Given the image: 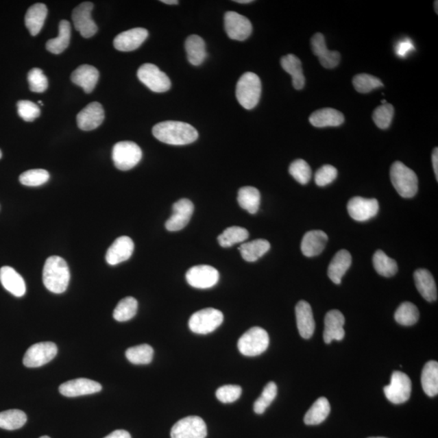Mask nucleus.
I'll return each instance as SVG.
<instances>
[{
  "label": "nucleus",
  "instance_id": "052dcab7",
  "mask_svg": "<svg viewBox=\"0 0 438 438\" xmlns=\"http://www.w3.org/2000/svg\"><path fill=\"white\" fill-rule=\"evenodd\" d=\"M435 3V6H436V13H437H437H438V12H437V3H438V2H437V1H436Z\"/></svg>",
  "mask_w": 438,
  "mask_h": 438
},
{
  "label": "nucleus",
  "instance_id": "6ab92c4d",
  "mask_svg": "<svg viewBox=\"0 0 438 438\" xmlns=\"http://www.w3.org/2000/svg\"><path fill=\"white\" fill-rule=\"evenodd\" d=\"M311 47L323 67L328 69L337 67L340 62V54L338 51L328 50L324 35L321 33L314 34L311 39Z\"/></svg>",
  "mask_w": 438,
  "mask_h": 438
},
{
  "label": "nucleus",
  "instance_id": "4d7b16f0",
  "mask_svg": "<svg viewBox=\"0 0 438 438\" xmlns=\"http://www.w3.org/2000/svg\"><path fill=\"white\" fill-rule=\"evenodd\" d=\"M432 162L433 170H435V173L436 175L437 181L438 180V149L435 148L433 149V156H432Z\"/></svg>",
  "mask_w": 438,
  "mask_h": 438
},
{
  "label": "nucleus",
  "instance_id": "0eeeda50",
  "mask_svg": "<svg viewBox=\"0 0 438 438\" xmlns=\"http://www.w3.org/2000/svg\"><path fill=\"white\" fill-rule=\"evenodd\" d=\"M143 151L138 145L132 141H121L114 145L112 159L114 166L121 171L131 170L138 165Z\"/></svg>",
  "mask_w": 438,
  "mask_h": 438
},
{
  "label": "nucleus",
  "instance_id": "bb28decb",
  "mask_svg": "<svg viewBox=\"0 0 438 438\" xmlns=\"http://www.w3.org/2000/svg\"><path fill=\"white\" fill-rule=\"evenodd\" d=\"M0 282L4 289L16 297H21L25 294L26 286L23 278L10 267L0 269Z\"/></svg>",
  "mask_w": 438,
  "mask_h": 438
},
{
  "label": "nucleus",
  "instance_id": "603ef678",
  "mask_svg": "<svg viewBox=\"0 0 438 438\" xmlns=\"http://www.w3.org/2000/svg\"><path fill=\"white\" fill-rule=\"evenodd\" d=\"M17 110L21 118L26 122H32L39 117L41 110L38 105L29 100H21L17 103Z\"/></svg>",
  "mask_w": 438,
  "mask_h": 438
},
{
  "label": "nucleus",
  "instance_id": "ea45409f",
  "mask_svg": "<svg viewBox=\"0 0 438 438\" xmlns=\"http://www.w3.org/2000/svg\"><path fill=\"white\" fill-rule=\"evenodd\" d=\"M137 308H138V303L135 298L131 296L123 298L114 308L113 313L114 320L119 322L131 320L136 316Z\"/></svg>",
  "mask_w": 438,
  "mask_h": 438
},
{
  "label": "nucleus",
  "instance_id": "20e7f679",
  "mask_svg": "<svg viewBox=\"0 0 438 438\" xmlns=\"http://www.w3.org/2000/svg\"><path fill=\"white\" fill-rule=\"evenodd\" d=\"M236 97L243 108L254 109L262 95V82L258 75L246 73L242 75L236 85Z\"/></svg>",
  "mask_w": 438,
  "mask_h": 438
},
{
  "label": "nucleus",
  "instance_id": "49530a36",
  "mask_svg": "<svg viewBox=\"0 0 438 438\" xmlns=\"http://www.w3.org/2000/svg\"><path fill=\"white\" fill-rule=\"evenodd\" d=\"M289 173L300 184H307L311 180L312 170L311 166L303 159H296L289 167Z\"/></svg>",
  "mask_w": 438,
  "mask_h": 438
},
{
  "label": "nucleus",
  "instance_id": "4c0bfd02",
  "mask_svg": "<svg viewBox=\"0 0 438 438\" xmlns=\"http://www.w3.org/2000/svg\"><path fill=\"white\" fill-rule=\"evenodd\" d=\"M26 422L27 417L21 410L12 409L0 413V428L16 430L23 427Z\"/></svg>",
  "mask_w": 438,
  "mask_h": 438
},
{
  "label": "nucleus",
  "instance_id": "864d4df0",
  "mask_svg": "<svg viewBox=\"0 0 438 438\" xmlns=\"http://www.w3.org/2000/svg\"><path fill=\"white\" fill-rule=\"evenodd\" d=\"M338 171L331 165L322 166L315 175V182L320 187L328 185L337 178Z\"/></svg>",
  "mask_w": 438,
  "mask_h": 438
},
{
  "label": "nucleus",
  "instance_id": "393cba45",
  "mask_svg": "<svg viewBox=\"0 0 438 438\" xmlns=\"http://www.w3.org/2000/svg\"><path fill=\"white\" fill-rule=\"evenodd\" d=\"M328 236L320 230L308 232L304 234L302 242V251L308 258L319 255L324 250Z\"/></svg>",
  "mask_w": 438,
  "mask_h": 438
},
{
  "label": "nucleus",
  "instance_id": "6e6d98bb",
  "mask_svg": "<svg viewBox=\"0 0 438 438\" xmlns=\"http://www.w3.org/2000/svg\"><path fill=\"white\" fill-rule=\"evenodd\" d=\"M104 438H132V437L130 433L125 430H122V429H119V430L110 433L109 435Z\"/></svg>",
  "mask_w": 438,
  "mask_h": 438
},
{
  "label": "nucleus",
  "instance_id": "4468645a",
  "mask_svg": "<svg viewBox=\"0 0 438 438\" xmlns=\"http://www.w3.org/2000/svg\"><path fill=\"white\" fill-rule=\"evenodd\" d=\"M93 8L94 4L91 2H84L74 8L73 12L72 19L75 28L86 38L95 36L99 29L91 17Z\"/></svg>",
  "mask_w": 438,
  "mask_h": 438
},
{
  "label": "nucleus",
  "instance_id": "9d476101",
  "mask_svg": "<svg viewBox=\"0 0 438 438\" xmlns=\"http://www.w3.org/2000/svg\"><path fill=\"white\" fill-rule=\"evenodd\" d=\"M58 348L51 342L34 344L25 352L23 363L27 368H38L51 361L57 355Z\"/></svg>",
  "mask_w": 438,
  "mask_h": 438
},
{
  "label": "nucleus",
  "instance_id": "a19ab883",
  "mask_svg": "<svg viewBox=\"0 0 438 438\" xmlns=\"http://www.w3.org/2000/svg\"><path fill=\"white\" fill-rule=\"evenodd\" d=\"M125 355L132 364L148 365L153 361L154 349L148 344H141L128 348Z\"/></svg>",
  "mask_w": 438,
  "mask_h": 438
},
{
  "label": "nucleus",
  "instance_id": "a18cd8bd",
  "mask_svg": "<svg viewBox=\"0 0 438 438\" xmlns=\"http://www.w3.org/2000/svg\"><path fill=\"white\" fill-rule=\"evenodd\" d=\"M352 83L356 90L361 94H367L376 88L383 86V83L379 78L366 73L356 75L354 77Z\"/></svg>",
  "mask_w": 438,
  "mask_h": 438
},
{
  "label": "nucleus",
  "instance_id": "7ed1b4c3",
  "mask_svg": "<svg viewBox=\"0 0 438 438\" xmlns=\"http://www.w3.org/2000/svg\"><path fill=\"white\" fill-rule=\"evenodd\" d=\"M391 180L393 188L402 197L411 198L417 193V175L404 163L399 161L393 163Z\"/></svg>",
  "mask_w": 438,
  "mask_h": 438
},
{
  "label": "nucleus",
  "instance_id": "f3484780",
  "mask_svg": "<svg viewBox=\"0 0 438 438\" xmlns=\"http://www.w3.org/2000/svg\"><path fill=\"white\" fill-rule=\"evenodd\" d=\"M59 389L62 396L74 398L99 393L101 391V386L95 380L78 378L62 384Z\"/></svg>",
  "mask_w": 438,
  "mask_h": 438
},
{
  "label": "nucleus",
  "instance_id": "cd10ccee",
  "mask_svg": "<svg viewBox=\"0 0 438 438\" xmlns=\"http://www.w3.org/2000/svg\"><path fill=\"white\" fill-rule=\"evenodd\" d=\"M352 265V255L348 250H342L338 252L332 259L328 268L330 280L340 284L344 274L348 271Z\"/></svg>",
  "mask_w": 438,
  "mask_h": 438
},
{
  "label": "nucleus",
  "instance_id": "f704fd0d",
  "mask_svg": "<svg viewBox=\"0 0 438 438\" xmlns=\"http://www.w3.org/2000/svg\"><path fill=\"white\" fill-rule=\"evenodd\" d=\"M238 202L242 209L254 215L258 211L260 203L259 190L252 186H245L239 190Z\"/></svg>",
  "mask_w": 438,
  "mask_h": 438
},
{
  "label": "nucleus",
  "instance_id": "8fccbe9b",
  "mask_svg": "<svg viewBox=\"0 0 438 438\" xmlns=\"http://www.w3.org/2000/svg\"><path fill=\"white\" fill-rule=\"evenodd\" d=\"M28 82L30 90L34 93H43L47 90L48 80L42 70L34 68L29 71Z\"/></svg>",
  "mask_w": 438,
  "mask_h": 438
},
{
  "label": "nucleus",
  "instance_id": "bf43d9fd",
  "mask_svg": "<svg viewBox=\"0 0 438 438\" xmlns=\"http://www.w3.org/2000/svg\"><path fill=\"white\" fill-rule=\"evenodd\" d=\"M238 3H253V0H236V1Z\"/></svg>",
  "mask_w": 438,
  "mask_h": 438
},
{
  "label": "nucleus",
  "instance_id": "7c9ffc66",
  "mask_svg": "<svg viewBox=\"0 0 438 438\" xmlns=\"http://www.w3.org/2000/svg\"><path fill=\"white\" fill-rule=\"evenodd\" d=\"M185 49L190 64L194 66L201 65L206 59V42L198 35H190L186 40Z\"/></svg>",
  "mask_w": 438,
  "mask_h": 438
},
{
  "label": "nucleus",
  "instance_id": "5fc2aeb1",
  "mask_svg": "<svg viewBox=\"0 0 438 438\" xmlns=\"http://www.w3.org/2000/svg\"><path fill=\"white\" fill-rule=\"evenodd\" d=\"M415 51V46L410 38H406L398 42L396 45V54L400 58H405L411 51Z\"/></svg>",
  "mask_w": 438,
  "mask_h": 438
},
{
  "label": "nucleus",
  "instance_id": "1a4fd4ad",
  "mask_svg": "<svg viewBox=\"0 0 438 438\" xmlns=\"http://www.w3.org/2000/svg\"><path fill=\"white\" fill-rule=\"evenodd\" d=\"M385 395L393 404H401L410 399L411 382L409 376L400 371L393 372L391 384L384 388Z\"/></svg>",
  "mask_w": 438,
  "mask_h": 438
},
{
  "label": "nucleus",
  "instance_id": "37998d69",
  "mask_svg": "<svg viewBox=\"0 0 438 438\" xmlns=\"http://www.w3.org/2000/svg\"><path fill=\"white\" fill-rule=\"evenodd\" d=\"M250 234L245 228L241 227H231L225 231L218 237L219 245L223 247H232L236 243L245 241L249 238Z\"/></svg>",
  "mask_w": 438,
  "mask_h": 438
},
{
  "label": "nucleus",
  "instance_id": "58836bf2",
  "mask_svg": "<svg viewBox=\"0 0 438 438\" xmlns=\"http://www.w3.org/2000/svg\"><path fill=\"white\" fill-rule=\"evenodd\" d=\"M373 263L376 271L383 277H392L398 272V265L396 260L389 258L382 250L376 252Z\"/></svg>",
  "mask_w": 438,
  "mask_h": 438
},
{
  "label": "nucleus",
  "instance_id": "f8f14e48",
  "mask_svg": "<svg viewBox=\"0 0 438 438\" xmlns=\"http://www.w3.org/2000/svg\"><path fill=\"white\" fill-rule=\"evenodd\" d=\"M186 280L195 289H208L218 283L219 273L210 265H196L188 269L186 273Z\"/></svg>",
  "mask_w": 438,
  "mask_h": 438
},
{
  "label": "nucleus",
  "instance_id": "473e14b6",
  "mask_svg": "<svg viewBox=\"0 0 438 438\" xmlns=\"http://www.w3.org/2000/svg\"><path fill=\"white\" fill-rule=\"evenodd\" d=\"M271 249L269 241L259 239L253 241L243 243L239 247L243 260L247 263H254Z\"/></svg>",
  "mask_w": 438,
  "mask_h": 438
},
{
  "label": "nucleus",
  "instance_id": "dca6fc26",
  "mask_svg": "<svg viewBox=\"0 0 438 438\" xmlns=\"http://www.w3.org/2000/svg\"><path fill=\"white\" fill-rule=\"evenodd\" d=\"M173 213L166 222L165 227L169 232H178L184 229L191 219L194 206L188 199H180L172 206Z\"/></svg>",
  "mask_w": 438,
  "mask_h": 438
},
{
  "label": "nucleus",
  "instance_id": "72a5a7b5",
  "mask_svg": "<svg viewBox=\"0 0 438 438\" xmlns=\"http://www.w3.org/2000/svg\"><path fill=\"white\" fill-rule=\"evenodd\" d=\"M330 405L328 400L321 397L311 406L304 415V422L307 426H317L328 417Z\"/></svg>",
  "mask_w": 438,
  "mask_h": 438
},
{
  "label": "nucleus",
  "instance_id": "de8ad7c7",
  "mask_svg": "<svg viewBox=\"0 0 438 438\" xmlns=\"http://www.w3.org/2000/svg\"><path fill=\"white\" fill-rule=\"evenodd\" d=\"M395 114V109L391 104H386L379 106L374 110L373 119L375 125L380 130H387L391 126Z\"/></svg>",
  "mask_w": 438,
  "mask_h": 438
},
{
  "label": "nucleus",
  "instance_id": "39448f33",
  "mask_svg": "<svg viewBox=\"0 0 438 438\" xmlns=\"http://www.w3.org/2000/svg\"><path fill=\"white\" fill-rule=\"evenodd\" d=\"M269 344L267 330L260 327H253L238 341L239 351L245 356H256L267 350Z\"/></svg>",
  "mask_w": 438,
  "mask_h": 438
},
{
  "label": "nucleus",
  "instance_id": "412c9836",
  "mask_svg": "<svg viewBox=\"0 0 438 438\" xmlns=\"http://www.w3.org/2000/svg\"><path fill=\"white\" fill-rule=\"evenodd\" d=\"M148 31L143 28H135L117 35L114 40V47L121 51H132L139 48L148 38Z\"/></svg>",
  "mask_w": 438,
  "mask_h": 438
},
{
  "label": "nucleus",
  "instance_id": "423d86ee",
  "mask_svg": "<svg viewBox=\"0 0 438 438\" xmlns=\"http://www.w3.org/2000/svg\"><path fill=\"white\" fill-rule=\"evenodd\" d=\"M223 314L215 308H204L193 314L188 321L189 329L195 334H207L222 324Z\"/></svg>",
  "mask_w": 438,
  "mask_h": 438
},
{
  "label": "nucleus",
  "instance_id": "13d9d810",
  "mask_svg": "<svg viewBox=\"0 0 438 438\" xmlns=\"http://www.w3.org/2000/svg\"><path fill=\"white\" fill-rule=\"evenodd\" d=\"M161 2L166 4H172V5L179 3V1H177V0H162Z\"/></svg>",
  "mask_w": 438,
  "mask_h": 438
},
{
  "label": "nucleus",
  "instance_id": "79ce46f5",
  "mask_svg": "<svg viewBox=\"0 0 438 438\" xmlns=\"http://www.w3.org/2000/svg\"><path fill=\"white\" fill-rule=\"evenodd\" d=\"M419 313L417 306L411 302H404L400 305L395 313V319L399 324L413 326L419 320Z\"/></svg>",
  "mask_w": 438,
  "mask_h": 438
},
{
  "label": "nucleus",
  "instance_id": "e433bc0d",
  "mask_svg": "<svg viewBox=\"0 0 438 438\" xmlns=\"http://www.w3.org/2000/svg\"><path fill=\"white\" fill-rule=\"evenodd\" d=\"M71 38V25L68 21H61L59 25L58 37L49 40L47 49L52 54L59 55L69 46Z\"/></svg>",
  "mask_w": 438,
  "mask_h": 438
},
{
  "label": "nucleus",
  "instance_id": "aec40b11",
  "mask_svg": "<svg viewBox=\"0 0 438 438\" xmlns=\"http://www.w3.org/2000/svg\"><path fill=\"white\" fill-rule=\"evenodd\" d=\"M134 251V243L128 236H121L114 241L106 254V260L110 265H116L130 259Z\"/></svg>",
  "mask_w": 438,
  "mask_h": 438
},
{
  "label": "nucleus",
  "instance_id": "f03ea898",
  "mask_svg": "<svg viewBox=\"0 0 438 438\" xmlns=\"http://www.w3.org/2000/svg\"><path fill=\"white\" fill-rule=\"evenodd\" d=\"M42 280L48 291L56 294L64 293L70 281L69 268L65 260L58 256L48 258L44 265Z\"/></svg>",
  "mask_w": 438,
  "mask_h": 438
},
{
  "label": "nucleus",
  "instance_id": "c756f323",
  "mask_svg": "<svg viewBox=\"0 0 438 438\" xmlns=\"http://www.w3.org/2000/svg\"><path fill=\"white\" fill-rule=\"evenodd\" d=\"M47 8L44 3H36L31 6L25 17L26 27L33 36H36L43 27L47 16Z\"/></svg>",
  "mask_w": 438,
  "mask_h": 438
},
{
  "label": "nucleus",
  "instance_id": "9b49d317",
  "mask_svg": "<svg viewBox=\"0 0 438 438\" xmlns=\"http://www.w3.org/2000/svg\"><path fill=\"white\" fill-rule=\"evenodd\" d=\"M206 424L201 417L190 415L179 420L171 428V438H206Z\"/></svg>",
  "mask_w": 438,
  "mask_h": 438
},
{
  "label": "nucleus",
  "instance_id": "a211bd4d",
  "mask_svg": "<svg viewBox=\"0 0 438 438\" xmlns=\"http://www.w3.org/2000/svg\"><path fill=\"white\" fill-rule=\"evenodd\" d=\"M104 118L103 106L95 101L79 112L77 117V125L83 131L94 130L103 123Z\"/></svg>",
  "mask_w": 438,
  "mask_h": 438
},
{
  "label": "nucleus",
  "instance_id": "2eb2a0df",
  "mask_svg": "<svg viewBox=\"0 0 438 438\" xmlns=\"http://www.w3.org/2000/svg\"><path fill=\"white\" fill-rule=\"evenodd\" d=\"M378 202L374 198L352 197L348 203L349 215L358 222H365L378 215Z\"/></svg>",
  "mask_w": 438,
  "mask_h": 438
},
{
  "label": "nucleus",
  "instance_id": "c03bdc74",
  "mask_svg": "<svg viewBox=\"0 0 438 438\" xmlns=\"http://www.w3.org/2000/svg\"><path fill=\"white\" fill-rule=\"evenodd\" d=\"M277 393V385L273 382H269L265 387L262 395L254 402V410L255 413L258 415L263 414L276 399Z\"/></svg>",
  "mask_w": 438,
  "mask_h": 438
},
{
  "label": "nucleus",
  "instance_id": "2f4dec72",
  "mask_svg": "<svg viewBox=\"0 0 438 438\" xmlns=\"http://www.w3.org/2000/svg\"><path fill=\"white\" fill-rule=\"evenodd\" d=\"M281 65L292 77V84L295 90H302L305 85L302 61L295 55H287L281 59Z\"/></svg>",
  "mask_w": 438,
  "mask_h": 438
},
{
  "label": "nucleus",
  "instance_id": "f257e3e1",
  "mask_svg": "<svg viewBox=\"0 0 438 438\" xmlns=\"http://www.w3.org/2000/svg\"><path fill=\"white\" fill-rule=\"evenodd\" d=\"M153 135L161 143L172 145H184L198 138V132L189 123L165 121L153 127Z\"/></svg>",
  "mask_w": 438,
  "mask_h": 438
},
{
  "label": "nucleus",
  "instance_id": "a878e982",
  "mask_svg": "<svg viewBox=\"0 0 438 438\" xmlns=\"http://www.w3.org/2000/svg\"><path fill=\"white\" fill-rule=\"evenodd\" d=\"M415 287L419 294L428 302L437 299V290L435 278L432 273L424 269H419L414 273Z\"/></svg>",
  "mask_w": 438,
  "mask_h": 438
},
{
  "label": "nucleus",
  "instance_id": "3c124183",
  "mask_svg": "<svg viewBox=\"0 0 438 438\" xmlns=\"http://www.w3.org/2000/svg\"><path fill=\"white\" fill-rule=\"evenodd\" d=\"M242 393V389L236 385H227L217 389L216 397L223 404H232L239 399Z\"/></svg>",
  "mask_w": 438,
  "mask_h": 438
},
{
  "label": "nucleus",
  "instance_id": "09e8293b",
  "mask_svg": "<svg viewBox=\"0 0 438 438\" xmlns=\"http://www.w3.org/2000/svg\"><path fill=\"white\" fill-rule=\"evenodd\" d=\"M50 179V174L46 170L34 169L25 171L20 175V182L29 187H38V186L46 184Z\"/></svg>",
  "mask_w": 438,
  "mask_h": 438
},
{
  "label": "nucleus",
  "instance_id": "c9c22d12",
  "mask_svg": "<svg viewBox=\"0 0 438 438\" xmlns=\"http://www.w3.org/2000/svg\"><path fill=\"white\" fill-rule=\"evenodd\" d=\"M422 385L424 393L429 397L438 393V364L437 361H428L424 365L422 374Z\"/></svg>",
  "mask_w": 438,
  "mask_h": 438
},
{
  "label": "nucleus",
  "instance_id": "ddd939ff",
  "mask_svg": "<svg viewBox=\"0 0 438 438\" xmlns=\"http://www.w3.org/2000/svg\"><path fill=\"white\" fill-rule=\"evenodd\" d=\"M226 32L228 37L236 41H245L253 31V25L246 16L236 12H228L224 16Z\"/></svg>",
  "mask_w": 438,
  "mask_h": 438
},
{
  "label": "nucleus",
  "instance_id": "69168bd1",
  "mask_svg": "<svg viewBox=\"0 0 438 438\" xmlns=\"http://www.w3.org/2000/svg\"><path fill=\"white\" fill-rule=\"evenodd\" d=\"M369 438H386V437H369Z\"/></svg>",
  "mask_w": 438,
  "mask_h": 438
},
{
  "label": "nucleus",
  "instance_id": "b1692460",
  "mask_svg": "<svg viewBox=\"0 0 438 438\" xmlns=\"http://www.w3.org/2000/svg\"><path fill=\"white\" fill-rule=\"evenodd\" d=\"M71 79L75 85L82 87L86 94H90L99 82V72L93 66L84 64L74 71Z\"/></svg>",
  "mask_w": 438,
  "mask_h": 438
},
{
  "label": "nucleus",
  "instance_id": "e2e57ef3",
  "mask_svg": "<svg viewBox=\"0 0 438 438\" xmlns=\"http://www.w3.org/2000/svg\"><path fill=\"white\" fill-rule=\"evenodd\" d=\"M2 158V152H1V150H0V158Z\"/></svg>",
  "mask_w": 438,
  "mask_h": 438
},
{
  "label": "nucleus",
  "instance_id": "0e129e2a",
  "mask_svg": "<svg viewBox=\"0 0 438 438\" xmlns=\"http://www.w3.org/2000/svg\"><path fill=\"white\" fill-rule=\"evenodd\" d=\"M38 104H39L40 105H43V104L42 103V101H38Z\"/></svg>",
  "mask_w": 438,
  "mask_h": 438
},
{
  "label": "nucleus",
  "instance_id": "680f3d73",
  "mask_svg": "<svg viewBox=\"0 0 438 438\" xmlns=\"http://www.w3.org/2000/svg\"><path fill=\"white\" fill-rule=\"evenodd\" d=\"M40 438H51V437H49L48 436H43V437H41Z\"/></svg>",
  "mask_w": 438,
  "mask_h": 438
},
{
  "label": "nucleus",
  "instance_id": "6e6552de",
  "mask_svg": "<svg viewBox=\"0 0 438 438\" xmlns=\"http://www.w3.org/2000/svg\"><path fill=\"white\" fill-rule=\"evenodd\" d=\"M137 77L150 90L165 93L170 90L171 82L167 75L156 65L145 64L137 71Z\"/></svg>",
  "mask_w": 438,
  "mask_h": 438
},
{
  "label": "nucleus",
  "instance_id": "4be33fe9",
  "mask_svg": "<svg viewBox=\"0 0 438 438\" xmlns=\"http://www.w3.org/2000/svg\"><path fill=\"white\" fill-rule=\"evenodd\" d=\"M295 317L300 336L305 339H311L316 326L311 304L304 300L296 304Z\"/></svg>",
  "mask_w": 438,
  "mask_h": 438
},
{
  "label": "nucleus",
  "instance_id": "c85d7f7f",
  "mask_svg": "<svg viewBox=\"0 0 438 438\" xmlns=\"http://www.w3.org/2000/svg\"><path fill=\"white\" fill-rule=\"evenodd\" d=\"M309 122L316 127H338L343 125L344 117L337 110L324 108L313 112L309 117Z\"/></svg>",
  "mask_w": 438,
  "mask_h": 438
},
{
  "label": "nucleus",
  "instance_id": "5701e85b",
  "mask_svg": "<svg viewBox=\"0 0 438 438\" xmlns=\"http://www.w3.org/2000/svg\"><path fill=\"white\" fill-rule=\"evenodd\" d=\"M345 317L339 311H330L325 317V330L323 334L325 343L329 344L333 340H343L345 336L343 326Z\"/></svg>",
  "mask_w": 438,
  "mask_h": 438
}]
</instances>
